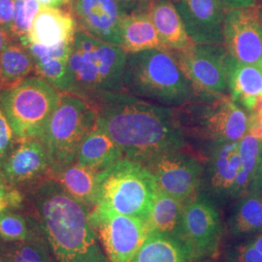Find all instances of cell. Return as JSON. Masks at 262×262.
Returning <instances> with one entry per match:
<instances>
[{"mask_svg":"<svg viewBox=\"0 0 262 262\" xmlns=\"http://www.w3.org/2000/svg\"><path fill=\"white\" fill-rule=\"evenodd\" d=\"M89 101L97 114V126L126 159L145 165L161 155L186 148L180 108L152 103L125 92L97 94Z\"/></svg>","mask_w":262,"mask_h":262,"instance_id":"obj_1","label":"cell"},{"mask_svg":"<svg viewBox=\"0 0 262 262\" xmlns=\"http://www.w3.org/2000/svg\"><path fill=\"white\" fill-rule=\"evenodd\" d=\"M37 222L56 262H110L89 222V209L53 179L32 192Z\"/></svg>","mask_w":262,"mask_h":262,"instance_id":"obj_2","label":"cell"},{"mask_svg":"<svg viewBox=\"0 0 262 262\" xmlns=\"http://www.w3.org/2000/svg\"><path fill=\"white\" fill-rule=\"evenodd\" d=\"M123 91L152 103L181 108L198 102L196 94L171 51L127 54Z\"/></svg>","mask_w":262,"mask_h":262,"instance_id":"obj_3","label":"cell"},{"mask_svg":"<svg viewBox=\"0 0 262 262\" xmlns=\"http://www.w3.org/2000/svg\"><path fill=\"white\" fill-rule=\"evenodd\" d=\"M127 53L77 29L68 60L69 93L89 100L97 94L123 91Z\"/></svg>","mask_w":262,"mask_h":262,"instance_id":"obj_4","label":"cell"},{"mask_svg":"<svg viewBox=\"0 0 262 262\" xmlns=\"http://www.w3.org/2000/svg\"><path fill=\"white\" fill-rule=\"evenodd\" d=\"M159 187L143 164L126 158L99 173L95 206L148 223Z\"/></svg>","mask_w":262,"mask_h":262,"instance_id":"obj_5","label":"cell"},{"mask_svg":"<svg viewBox=\"0 0 262 262\" xmlns=\"http://www.w3.org/2000/svg\"><path fill=\"white\" fill-rule=\"evenodd\" d=\"M97 124L94 105L76 94L63 93L40 138L51 161L50 178L74 163L84 137Z\"/></svg>","mask_w":262,"mask_h":262,"instance_id":"obj_6","label":"cell"},{"mask_svg":"<svg viewBox=\"0 0 262 262\" xmlns=\"http://www.w3.org/2000/svg\"><path fill=\"white\" fill-rule=\"evenodd\" d=\"M62 94L36 75L0 92V107L17 140L41 138Z\"/></svg>","mask_w":262,"mask_h":262,"instance_id":"obj_7","label":"cell"},{"mask_svg":"<svg viewBox=\"0 0 262 262\" xmlns=\"http://www.w3.org/2000/svg\"><path fill=\"white\" fill-rule=\"evenodd\" d=\"M184 130L207 142L239 141L248 132L249 115L229 96L180 108Z\"/></svg>","mask_w":262,"mask_h":262,"instance_id":"obj_8","label":"cell"},{"mask_svg":"<svg viewBox=\"0 0 262 262\" xmlns=\"http://www.w3.org/2000/svg\"><path fill=\"white\" fill-rule=\"evenodd\" d=\"M225 229L221 206L200 192L184 206L176 236L195 260L213 259L220 252Z\"/></svg>","mask_w":262,"mask_h":262,"instance_id":"obj_9","label":"cell"},{"mask_svg":"<svg viewBox=\"0 0 262 262\" xmlns=\"http://www.w3.org/2000/svg\"><path fill=\"white\" fill-rule=\"evenodd\" d=\"M171 52L192 85L198 102L229 95L225 68L227 51L224 45L192 43L183 50Z\"/></svg>","mask_w":262,"mask_h":262,"instance_id":"obj_10","label":"cell"},{"mask_svg":"<svg viewBox=\"0 0 262 262\" xmlns=\"http://www.w3.org/2000/svg\"><path fill=\"white\" fill-rule=\"evenodd\" d=\"M89 222L110 262H130L150 234L146 221L102 207L89 211Z\"/></svg>","mask_w":262,"mask_h":262,"instance_id":"obj_11","label":"cell"},{"mask_svg":"<svg viewBox=\"0 0 262 262\" xmlns=\"http://www.w3.org/2000/svg\"><path fill=\"white\" fill-rule=\"evenodd\" d=\"M144 166L160 190L185 205L201 192L203 164L183 150L161 155Z\"/></svg>","mask_w":262,"mask_h":262,"instance_id":"obj_12","label":"cell"},{"mask_svg":"<svg viewBox=\"0 0 262 262\" xmlns=\"http://www.w3.org/2000/svg\"><path fill=\"white\" fill-rule=\"evenodd\" d=\"M240 167L239 141L208 142L201 192L221 207L233 202V188Z\"/></svg>","mask_w":262,"mask_h":262,"instance_id":"obj_13","label":"cell"},{"mask_svg":"<svg viewBox=\"0 0 262 262\" xmlns=\"http://www.w3.org/2000/svg\"><path fill=\"white\" fill-rule=\"evenodd\" d=\"M224 46L240 62L258 66L261 63L262 26L253 7L226 12Z\"/></svg>","mask_w":262,"mask_h":262,"instance_id":"obj_14","label":"cell"},{"mask_svg":"<svg viewBox=\"0 0 262 262\" xmlns=\"http://www.w3.org/2000/svg\"><path fill=\"white\" fill-rule=\"evenodd\" d=\"M195 44L224 45L225 10L221 0H172Z\"/></svg>","mask_w":262,"mask_h":262,"instance_id":"obj_15","label":"cell"},{"mask_svg":"<svg viewBox=\"0 0 262 262\" xmlns=\"http://www.w3.org/2000/svg\"><path fill=\"white\" fill-rule=\"evenodd\" d=\"M50 172L47 149L38 138L17 140L0 166V177L11 187L50 178Z\"/></svg>","mask_w":262,"mask_h":262,"instance_id":"obj_16","label":"cell"},{"mask_svg":"<svg viewBox=\"0 0 262 262\" xmlns=\"http://www.w3.org/2000/svg\"><path fill=\"white\" fill-rule=\"evenodd\" d=\"M79 29L105 43L122 47V27L127 15L117 0H74Z\"/></svg>","mask_w":262,"mask_h":262,"instance_id":"obj_17","label":"cell"},{"mask_svg":"<svg viewBox=\"0 0 262 262\" xmlns=\"http://www.w3.org/2000/svg\"><path fill=\"white\" fill-rule=\"evenodd\" d=\"M77 20L74 13L68 8L43 7L33 20L28 37L19 42H28L44 47H55L74 40Z\"/></svg>","mask_w":262,"mask_h":262,"instance_id":"obj_18","label":"cell"},{"mask_svg":"<svg viewBox=\"0 0 262 262\" xmlns=\"http://www.w3.org/2000/svg\"><path fill=\"white\" fill-rule=\"evenodd\" d=\"M28 48L34 62V74L44 79L61 93H69L68 60L72 42L55 47H44L28 42L21 43Z\"/></svg>","mask_w":262,"mask_h":262,"instance_id":"obj_19","label":"cell"},{"mask_svg":"<svg viewBox=\"0 0 262 262\" xmlns=\"http://www.w3.org/2000/svg\"><path fill=\"white\" fill-rule=\"evenodd\" d=\"M225 68L229 96L248 112H252L256 97L262 94L260 67L240 62L227 53Z\"/></svg>","mask_w":262,"mask_h":262,"instance_id":"obj_20","label":"cell"},{"mask_svg":"<svg viewBox=\"0 0 262 262\" xmlns=\"http://www.w3.org/2000/svg\"><path fill=\"white\" fill-rule=\"evenodd\" d=\"M225 229L232 238L243 240L262 234V196L253 188L235 201Z\"/></svg>","mask_w":262,"mask_h":262,"instance_id":"obj_21","label":"cell"},{"mask_svg":"<svg viewBox=\"0 0 262 262\" xmlns=\"http://www.w3.org/2000/svg\"><path fill=\"white\" fill-rule=\"evenodd\" d=\"M123 158L115 141L96 124L80 144L75 162L101 172Z\"/></svg>","mask_w":262,"mask_h":262,"instance_id":"obj_22","label":"cell"},{"mask_svg":"<svg viewBox=\"0 0 262 262\" xmlns=\"http://www.w3.org/2000/svg\"><path fill=\"white\" fill-rule=\"evenodd\" d=\"M149 14L159 37L168 51L183 50L193 43L172 0L154 1Z\"/></svg>","mask_w":262,"mask_h":262,"instance_id":"obj_23","label":"cell"},{"mask_svg":"<svg viewBox=\"0 0 262 262\" xmlns=\"http://www.w3.org/2000/svg\"><path fill=\"white\" fill-rule=\"evenodd\" d=\"M122 48L127 54L167 50L159 37L149 12H133L125 16L122 27Z\"/></svg>","mask_w":262,"mask_h":262,"instance_id":"obj_24","label":"cell"},{"mask_svg":"<svg viewBox=\"0 0 262 262\" xmlns=\"http://www.w3.org/2000/svg\"><path fill=\"white\" fill-rule=\"evenodd\" d=\"M99 173L74 162L54 174L51 179L58 183L70 196L91 210L96 205Z\"/></svg>","mask_w":262,"mask_h":262,"instance_id":"obj_25","label":"cell"},{"mask_svg":"<svg viewBox=\"0 0 262 262\" xmlns=\"http://www.w3.org/2000/svg\"><path fill=\"white\" fill-rule=\"evenodd\" d=\"M176 235L150 232L130 262H196Z\"/></svg>","mask_w":262,"mask_h":262,"instance_id":"obj_26","label":"cell"},{"mask_svg":"<svg viewBox=\"0 0 262 262\" xmlns=\"http://www.w3.org/2000/svg\"><path fill=\"white\" fill-rule=\"evenodd\" d=\"M34 73V62L28 48L10 41L0 54V85L8 89Z\"/></svg>","mask_w":262,"mask_h":262,"instance_id":"obj_27","label":"cell"},{"mask_svg":"<svg viewBox=\"0 0 262 262\" xmlns=\"http://www.w3.org/2000/svg\"><path fill=\"white\" fill-rule=\"evenodd\" d=\"M0 251L4 262H56L38 222L26 241L3 242Z\"/></svg>","mask_w":262,"mask_h":262,"instance_id":"obj_28","label":"cell"},{"mask_svg":"<svg viewBox=\"0 0 262 262\" xmlns=\"http://www.w3.org/2000/svg\"><path fill=\"white\" fill-rule=\"evenodd\" d=\"M239 152L241 167L235 181L232 194L233 202L245 195L253 184L261 159L262 139L247 132L243 138L239 140Z\"/></svg>","mask_w":262,"mask_h":262,"instance_id":"obj_29","label":"cell"},{"mask_svg":"<svg viewBox=\"0 0 262 262\" xmlns=\"http://www.w3.org/2000/svg\"><path fill=\"white\" fill-rule=\"evenodd\" d=\"M185 204L159 188L148 221L150 232L176 235Z\"/></svg>","mask_w":262,"mask_h":262,"instance_id":"obj_30","label":"cell"},{"mask_svg":"<svg viewBox=\"0 0 262 262\" xmlns=\"http://www.w3.org/2000/svg\"><path fill=\"white\" fill-rule=\"evenodd\" d=\"M35 222H28L23 215L6 211L0 214V239L2 242H23L29 238Z\"/></svg>","mask_w":262,"mask_h":262,"instance_id":"obj_31","label":"cell"},{"mask_svg":"<svg viewBox=\"0 0 262 262\" xmlns=\"http://www.w3.org/2000/svg\"><path fill=\"white\" fill-rule=\"evenodd\" d=\"M41 5L37 0H15V10L11 28V37L21 40L28 37Z\"/></svg>","mask_w":262,"mask_h":262,"instance_id":"obj_32","label":"cell"},{"mask_svg":"<svg viewBox=\"0 0 262 262\" xmlns=\"http://www.w3.org/2000/svg\"><path fill=\"white\" fill-rule=\"evenodd\" d=\"M225 262H262V253L248 239H243L227 248Z\"/></svg>","mask_w":262,"mask_h":262,"instance_id":"obj_33","label":"cell"},{"mask_svg":"<svg viewBox=\"0 0 262 262\" xmlns=\"http://www.w3.org/2000/svg\"><path fill=\"white\" fill-rule=\"evenodd\" d=\"M16 143L14 131L0 107V166Z\"/></svg>","mask_w":262,"mask_h":262,"instance_id":"obj_34","label":"cell"},{"mask_svg":"<svg viewBox=\"0 0 262 262\" xmlns=\"http://www.w3.org/2000/svg\"><path fill=\"white\" fill-rule=\"evenodd\" d=\"M14 10L15 0H0V28L9 34L10 37Z\"/></svg>","mask_w":262,"mask_h":262,"instance_id":"obj_35","label":"cell"},{"mask_svg":"<svg viewBox=\"0 0 262 262\" xmlns=\"http://www.w3.org/2000/svg\"><path fill=\"white\" fill-rule=\"evenodd\" d=\"M11 186L6 185L0 177V214L12 208L10 198Z\"/></svg>","mask_w":262,"mask_h":262,"instance_id":"obj_36","label":"cell"},{"mask_svg":"<svg viewBox=\"0 0 262 262\" xmlns=\"http://www.w3.org/2000/svg\"><path fill=\"white\" fill-rule=\"evenodd\" d=\"M226 11L253 7L257 0H221Z\"/></svg>","mask_w":262,"mask_h":262,"instance_id":"obj_37","label":"cell"},{"mask_svg":"<svg viewBox=\"0 0 262 262\" xmlns=\"http://www.w3.org/2000/svg\"><path fill=\"white\" fill-rule=\"evenodd\" d=\"M122 9L126 14H130L133 12H145L143 9V0H117Z\"/></svg>","mask_w":262,"mask_h":262,"instance_id":"obj_38","label":"cell"},{"mask_svg":"<svg viewBox=\"0 0 262 262\" xmlns=\"http://www.w3.org/2000/svg\"><path fill=\"white\" fill-rule=\"evenodd\" d=\"M37 1L43 7L63 8L66 5L71 4V2L74 0H37Z\"/></svg>","mask_w":262,"mask_h":262,"instance_id":"obj_39","label":"cell"},{"mask_svg":"<svg viewBox=\"0 0 262 262\" xmlns=\"http://www.w3.org/2000/svg\"><path fill=\"white\" fill-rule=\"evenodd\" d=\"M250 188H253L262 196V155L259 164H258V168H257L256 174H255V177H254L253 184H252Z\"/></svg>","mask_w":262,"mask_h":262,"instance_id":"obj_40","label":"cell"},{"mask_svg":"<svg viewBox=\"0 0 262 262\" xmlns=\"http://www.w3.org/2000/svg\"><path fill=\"white\" fill-rule=\"evenodd\" d=\"M251 244L253 245V247L259 252L262 253V234L255 235L253 237H250V238H247Z\"/></svg>","mask_w":262,"mask_h":262,"instance_id":"obj_41","label":"cell"},{"mask_svg":"<svg viewBox=\"0 0 262 262\" xmlns=\"http://www.w3.org/2000/svg\"><path fill=\"white\" fill-rule=\"evenodd\" d=\"M12 40L13 39L10 37L9 34H7L4 30H2L0 28V54H1L2 50H3V48L5 47L9 43L10 41H12Z\"/></svg>","mask_w":262,"mask_h":262,"instance_id":"obj_42","label":"cell"},{"mask_svg":"<svg viewBox=\"0 0 262 262\" xmlns=\"http://www.w3.org/2000/svg\"><path fill=\"white\" fill-rule=\"evenodd\" d=\"M262 111V94L260 95H258L255 99V102H254V107H253V110L252 112H261Z\"/></svg>","mask_w":262,"mask_h":262,"instance_id":"obj_43","label":"cell"},{"mask_svg":"<svg viewBox=\"0 0 262 262\" xmlns=\"http://www.w3.org/2000/svg\"><path fill=\"white\" fill-rule=\"evenodd\" d=\"M156 0H143V9L145 12H149L150 5L152 4V2Z\"/></svg>","mask_w":262,"mask_h":262,"instance_id":"obj_44","label":"cell"},{"mask_svg":"<svg viewBox=\"0 0 262 262\" xmlns=\"http://www.w3.org/2000/svg\"><path fill=\"white\" fill-rule=\"evenodd\" d=\"M256 114H257V117H258V119H259V121H260L262 124V111L261 112H256Z\"/></svg>","mask_w":262,"mask_h":262,"instance_id":"obj_45","label":"cell"},{"mask_svg":"<svg viewBox=\"0 0 262 262\" xmlns=\"http://www.w3.org/2000/svg\"><path fill=\"white\" fill-rule=\"evenodd\" d=\"M196 262H211V259H204V260H197Z\"/></svg>","mask_w":262,"mask_h":262,"instance_id":"obj_46","label":"cell"},{"mask_svg":"<svg viewBox=\"0 0 262 262\" xmlns=\"http://www.w3.org/2000/svg\"><path fill=\"white\" fill-rule=\"evenodd\" d=\"M0 262H4L3 261V258H2V254H1V251H0Z\"/></svg>","mask_w":262,"mask_h":262,"instance_id":"obj_47","label":"cell"},{"mask_svg":"<svg viewBox=\"0 0 262 262\" xmlns=\"http://www.w3.org/2000/svg\"><path fill=\"white\" fill-rule=\"evenodd\" d=\"M259 67H260V69H261V71H262V61H261V63H260V64H259Z\"/></svg>","mask_w":262,"mask_h":262,"instance_id":"obj_48","label":"cell"},{"mask_svg":"<svg viewBox=\"0 0 262 262\" xmlns=\"http://www.w3.org/2000/svg\"><path fill=\"white\" fill-rule=\"evenodd\" d=\"M1 91H2V89H1V85H0V92H1Z\"/></svg>","mask_w":262,"mask_h":262,"instance_id":"obj_49","label":"cell"}]
</instances>
